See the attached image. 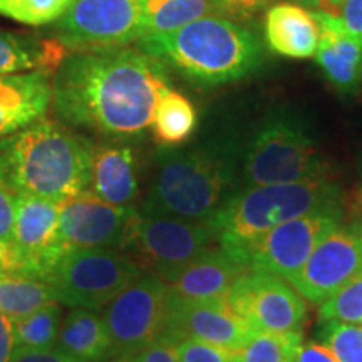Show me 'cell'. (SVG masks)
Segmentation results:
<instances>
[{
  "instance_id": "6da1fadb",
  "label": "cell",
  "mask_w": 362,
  "mask_h": 362,
  "mask_svg": "<svg viewBox=\"0 0 362 362\" xmlns=\"http://www.w3.org/2000/svg\"><path fill=\"white\" fill-rule=\"evenodd\" d=\"M170 86L166 66L139 49L76 51L54 72L52 106L72 126L133 139L151 128Z\"/></svg>"
},
{
  "instance_id": "7a4b0ae2",
  "label": "cell",
  "mask_w": 362,
  "mask_h": 362,
  "mask_svg": "<svg viewBox=\"0 0 362 362\" xmlns=\"http://www.w3.org/2000/svg\"><path fill=\"white\" fill-rule=\"evenodd\" d=\"M242 153L243 148L230 136L188 149L165 148L158 156L156 178L143 211L210 220L240 189Z\"/></svg>"
},
{
  "instance_id": "3957f363",
  "label": "cell",
  "mask_w": 362,
  "mask_h": 362,
  "mask_svg": "<svg viewBox=\"0 0 362 362\" xmlns=\"http://www.w3.org/2000/svg\"><path fill=\"white\" fill-rule=\"evenodd\" d=\"M90 153L84 138L39 119L0 139V183L13 194L67 202L89 192Z\"/></svg>"
},
{
  "instance_id": "277c9868",
  "label": "cell",
  "mask_w": 362,
  "mask_h": 362,
  "mask_svg": "<svg viewBox=\"0 0 362 362\" xmlns=\"http://www.w3.org/2000/svg\"><path fill=\"white\" fill-rule=\"evenodd\" d=\"M138 49L202 86L240 81L264 61L257 34L225 16H206L173 33L143 37Z\"/></svg>"
},
{
  "instance_id": "5b68a950",
  "label": "cell",
  "mask_w": 362,
  "mask_h": 362,
  "mask_svg": "<svg viewBox=\"0 0 362 362\" xmlns=\"http://www.w3.org/2000/svg\"><path fill=\"white\" fill-rule=\"evenodd\" d=\"M330 210H344L342 188L330 176H320L296 183L240 188L208 223L215 230L218 247L233 252L280 223Z\"/></svg>"
},
{
  "instance_id": "8992f818",
  "label": "cell",
  "mask_w": 362,
  "mask_h": 362,
  "mask_svg": "<svg viewBox=\"0 0 362 362\" xmlns=\"http://www.w3.org/2000/svg\"><path fill=\"white\" fill-rule=\"evenodd\" d=\"M320 176H330L327 161L305 121L288 110L272 111L243 148L240 188Z\"/></svg>"
},
{
  "instance_id": "52a82bcc",
  "label": "cell",
  "mask_w": 362,
  "mask_h": 362,
  "mask_svg": "<svg viewBox=\"0 0 362 362\" xmlns=\"http://www.w3.org/2000/svg\"><path fill=\"white\" fill-rule=\"evenodd\" d=\"M143 275L134 260L107 248H69L44 282L59 304L99 312Z\"/></svg>"
},
{
  "instance_id": "ba28073f",
  "label": "cell",
  "mask_w": 362,
  "mask_h": 362,
  "mask_svg": "<svg viewBox=\"0 0 362 362\" xmlns=\"http://www.w3.org/2000/svg\"><path fill=\"white\" fill-rule=\"evenodd\" d=\"M342 218L344 210L315 211L298 216L274 226L232 253L248 270L265 272L291 282L320 240L342 225Z\"/></svg>"
},
{
  "instance_id": "9c48e42d",
  "label": "cell",
  "mask_w": 362,
  "mask_h": 362,
  "mask_svg": "<svg viewBox=\"0 0 362 362\" xmlns=\"http://www.w3.org/2000/svg\"><path fill=\"white\" fill-rule=\"evenodd\" d=\"M170 285L158 275H143L104 309L111 356H138L163 336Z\"/></svg>"
},
{
  "instance_id": "30bf717a",
  "label": "cell",
  "mask_w": 362,
  "mask_h": 362,
  "mask_svg": "<svg viewBox=\"0 0 362 362\" xmlns=\"http://www.w3.org/2000/svg\"><path fill=\"white\" fill-rule=\"evenodd\" d=\"M59 40L74 51L119 49L141 39L139 0H72L56 22Z\"/></svg>"
},
{
  "instance_id": "8fae6325",
  "label": "cell",
  "mask_w": 362,
  "mask_h": 362,
  "mask_svg": "<svg viewBox=\"0 0 362 362\" xmlns=\"http://www.w3.org/2000/svg\"><path fill=\"white\" fill-rule=\"evenodd\" d=\"M218 243L208 220H185L161 214H141L133 245L153 267L155 275L171 284L187 267Z\"/></svg>"
},
{
  "instance_id": "7c38bea8",
  "label": "cell",
  "mask_w": 362,
  "mask_h": 362,
  "mask_svg": "<svg viewBox=\"0 0 362 362\" xmlns=\"http://www.w3.org/2000/svg\"><path fill=\"white\" fill-rule=\"evenodd\" d=\"M226 302L255 330L302 334L307 319L305 298L287 280L248 270L230 288Z\"/></svg>"
},
{
  "instance_id": "4fadbf2b",
  "label": "cell",
  "mask_w": 362,
  "mask_h": 362,
  "mask_svg": "<svg viewBox=\"0 0 362 362\" xmlns=\"http://www.w3.org/2000/svg\"><path fill=\"white\" fill-rule=\"evenodd\" d=\"M362 275V220L339 225L314 248L292 287L312 304H322Z\"/></svg>"
},
{
  "instance_id": "5bb4252c",
  "label": "cell",
  "mask_w": 362,
  "mask_h": 362,
  "mask_svg": "<svg viewBox=\"0 0 362 362\" xmlns=\"http://www.w3.org/2000/svg\"><path fill=\"white\" fill-rule=\"evenodd\" d=\"M139 218L133 206L112 205L86 192L61 203L59 235L72 248H124L133 245Z\"/></svg>"
},
{
  "instance_id": "9a60e30c",
  "label": "cell",
  "mask_w": 362,
  "mask_h": 362,
  "mask_svg": "<svg viewBox=\"0 0 362 362\" xmlns=\"http://www.w3.org/2000/svg\"><path fill=\"white\" fill-rule=\"evenodd\" d=\"M253 330L226 300H185L170 293L163 336L171 341L194 339L228 351H240Z\"/></svg>"
},
{
  "instance_id": "2e32d148",
  "label": "cell",
  "mask_w": 362,
  "mask_h": 362,
  "mask_svg": "<svg viewBox=\"0 0 362 362\" xmlns=\"http://www.w3.org/2000/svg\"><path fill=\"white\" fill-rule=\"evenodd\" d=\"M61 203L34 194H16L12 245L21 253L29 277L44 280L69 245L59 235Z\"/></svg>"
},
{
  "instance_id": "e0dca14e",
  "label": "cell",
  "mask_w": 362,
  "mask_h": 362,
  "mask_svg": "<svg viewBox=\"0 0 362 362\" xmlns=\"http://www.w3.org/2000/svg\"><path fill=\"white\" fill-rule=\"evenodd\" d=\"M52 103L51 74L45 71L0 74V136L42 119Z\"/></svg>"
},
{
  "instance_id": "ac0fdd59",
  "label": "cell",
  "mask_w": 362,
  "mask_h": 362,
  "mask_svg": "<svg viewBox=\"0 0 362 362\" xmlns=\"http://www.w3.org/2000/svg\"><path fill=\"white\" fill-rule=\"evenodd\" d=\"M245 272L247 265L237 255L214 247L168 284L170 293L185 300H226L230 288Z\"/></svg>"
},
{
  "instance_id": "d6986e66",
  "label": "cell",
  "mask_w": 362,
  "mask_h": 362,
  "mask_svg": "<svg viewBox=\"0 0 362 362\" xmlns=\"http://www.w3.org/2000/svg\"><path fill=\"white\" fill-rule=\"evenodd\" d=\"M264 34L272 52L291 59L315 57L320 42L314 12L296 2H279L267 8Z\"/></svg>"
},
{
  "instance_id": "ffe728a7",
  "label": "cell",
  "mask_w": 362,
  "mask_h": 362,
  "mask_svg": "<svg viewBox=\"0 0 362 362\" xmlns=\"http://www.w3.org/2000/svg\"><path fill=\"white\" fill-rule=\"evenodd\" d=\"M314 16L320 27L317 64L334 88L352 94L362 79V44L344 33L339 21L330 13L314 11Z\"/></svg>"
},
{
  "instance_id": "44dd1931",
  "label": "cell",
  "mask_w": 362,
  "mask_h": 362,
  "mask_svg": "<svg viewBox=\"0 0 362 362\" xmlns=\"http://www.w3.org/2000/svg\"><path fill=\"white\" fill-rule=\"evenodd\" d=\"M89 193L112 205L128 206L139 193L138 160L119 144H101L90 153Z\"/></svg>"
},
{
  "instance_id": "7402d4cb",
  "label": "cell",
  "mask_w": 362,
  "mask_h": 362,
  "mask_svg": "<svg viewBox=\"0 0 362 362\" xmlns=\"http://www.w3.org/2000/svg\"><path fill=\"white\" fill-rule=\"evenodd\" d=\"M57 347L78 362H101L111 356L106 322L98 312L72 309L62 320Z\"/></svg>"
},
{
  "instance_id": "603a6c76",
  "label": "cell",
  "mask_w": 362,
  "mask_h": 362,
  "mask_svg": "<svg viewBox=\"0 0 362 362\" xmlns=\"http://www.w3.org/2000/svg\"><path fill=\"white\" fill-rule=\"evenodd\" d=\"M61 40H39L29 35L0 29V74H17L30 69L45 71L61 66L67 57Z\"/></svg>"
},
{
  "instance_id": "cb8c5ba5",
  "label": "cell",
  "mask_w": 362,
  "mask_h": 362,
  "mask_svg": "<svg viewBox=\"0 0 362 362\" xmlns=\"http://www.w3.org/2000/svg\"><path fill=\"white\" fill-rule=\"evenodd\" d=\"M141 39L178 30L206 16H221L211 0H139Z\"/></svg>"
},
{
  "instance_id": "d4e9b609",
  "label": "cell",
  "mask_w": 362,
  "mask_h": 362,
  "mask_svg": "<svg viewBox=\"0 0 362 362\" xmlns=\"http://www.w3.org/2000/svg\"><path fill=\"white\" fill-rule=\"evenodd\" d=\"M198 115L193 103L170 89L163 94L153 117V136L161 148H178L194 133Z\"/></svg>"
},
{
  "instance_id": "484cf974",
  "label": "cell",
  "mask_w": 362,
  "mask_h": 362,
  "mask_svg": "<svg viewBox=\"0 0 362 362\" xmlns=\"http://www.w3.org/2000/svg\"><path fill=\"white\" fill-rule=\"evenodd\" d=\"M57 302L52 287L29 275H0V314L17 322L40 307Z\"/></svg>"
},
{
  "instance_id": "4316f807",
  "label": "cell",
  "mask_w": 362,
  "mask_h": 362,
  "mask_svg": "<svg viewBox=\"0 0 362 362\" xmlns=\"http://www.w3.org/2000/svg\"><path fill=\"white\" fill-rule=\"evenodd\" d=\"M62 325L59 302L40 307L16 322V349H52L57 346Z\"/></svg>"
},
{
  "instance_id": "83f0119b",
  "label": "cell",
  "mask_w": 362,
  "mask_h": 362,
  "mask_svg": "<svg viewBox=\"0 0 362 362\" xmlns=\"http://www.w3.org/2000/svg\"><path fill=\"white\" fill-rule=\"evenodd\" d=\"M302 344V334L253 330L248 342L238 351V362H296Z\"/></svg>"
},
{
  "instance_id": "f1b7e54d",
  "label": "cell",
  "mask_w": 362,
  "mask_h": 362,
  "mask_svg": "<svg viewBox=\"0 0 362 362\" xmlns=\"http://www.w3.org/2000/svg\"><path fill=\"white\" fill-rule=\"evenodd\" d=\"M72 0H0V16L25 25H47L57 22Z\"/></svg>"
},
{
  "instance_id": "f546056e",
  "label": "cell",
  "mask_w": 362,
  "mask_h": 362,
  "mask_svg": "<svg viewBox=\"0 0 362 362\" xmlns=\"http://www.w3.org/2000/svg\"><path fill=\"white\" fill-rule=\"evenodd\" d=\"M320 322H341L362 327V275L320 304Z\"/></svg>"
},
{
  "instance_id": "4dcf8cb0",
  "label": "cell",
  "mask_w": 362,
  "mask_h": 362,
  "mask_svg": "<svg viewBox=\"0 0 362 362\" xmlns=\"http://www.w3.org/2000/svg\"><path fill=\"white\" fill-rule=\"evenodd\" d=\"M320 342L337 357L339 362H362V327L341 322H324L319 332Z\"/></svg>"
},
{
  "instance_id": "1f68e13d",
  "label": "cell",
  "mask_w": 362,
  "mask_h": 362,
  "mask_svg": "<svg viewBox=\"0 0 362 362\" xmlns=\"http://www.w3.org/2000/svg\"><path fill=\"white\" fill-rule=\"evenodd\" d=\"M180 362H238V351H228L194 339L176 342Z\"/></svg>"
},
{
  "instance_id": "d6a6232c",
  "label": "cell",
  "mask_w": 362,
  "mask_h": 362,
  "mask_svg": "<svg viewBox=\"0 0 362 362\" xmlns=\"http://www.w3.org/2000/svg\"><path fill=\"white\" fill-rule=\"evenodd\" d=\"M344 29V33L362 44V0H344L334 16Z\"/></svg>"
},
{
  "instance_id": "836d02e7",
  "label": "cell",
  "mask_w": 362,
  "mask_h": 362,
  "mask_svg": "<svg viewBox=\"0 0 362 362\" xmlns=\"http://www.w3.org/2000/svg\"><path fill=\"white\" fill-rule=\"evenodd\" d=\"M16 223V194L0 183V242L12 243Z\"/></svg>"
},
{
  "instance_id": "e575fe53",
  "label": "cell",
  "mask_w": 362,
  "mask_h": 362,
  "mask_svg": "<svg viewBox=\"0 0 362 362\" xmlns=\"http://www.w3.org/2000/svg\"><path fill=\"white\" fill-rule=\"evenodd\" d=\"M218 12L235 17H250L262 8L269 7L274 0H211Z\"/></svg>"
},
{
  "instance_id": "d590c367",
  "label": "cell",
  "mask_w": 362,
  "mask_h": 362,
  "mask_svg": "<svg viewBox=\"0 0 362 362\" xmlns=\"http://www.w3.org/2000/svg\"><path fill=\"white\" fill-rule=\"evenodd\" d=\"M11 362H78L59 347L52 349H16Z\"/></svg>"
},
{
  "instance_id": "8d00e7d4",
  "label": "cell",
  "mask_w": 362,
  "mask_h": 362,
  "mask_svg": "<svg viewBox=\"0 0 362 362\" xmlns=\"http://www.w3.org/2000/svg\"><path fill=\"white\" fill-rule=\"evenodd\" d=\"M138 356L141 362H180L176 356V342L165 336L158 337Z\"/></svg>"
},
{
  "instance_id": "74e56055",
  "label": "cell",
  "mask_w": 362,
  "mask_h": 362,
  "mask_svg": "<svg viewBox=\"0 0 362 362\" xmlns=\"http://www.w3.org/2000/svg\"><path fill=\"white\" fill-rule=\"evenodd\" d=\"M8 274H19L27 275L25 264L22 260L21 253L12 243L0 242V275Z\"/></svg>"
},
{
  "instance_id": "f35d334b",
  "label": "cell",
  "mask_w": 362,
  "mask_h": 362,
  "mask_svg": "<svg viewBox=\"0 0 362 362\" xmlns=\"http://www.w3.org/2000/svg\"><path fill=\"white\" fill-rule=\"evenodd\" d=\"M16 351V322L0 314V362H11Z\"/></svg>"
},
{
  "instance_id": "ab89813d",
  "label": "cell",
  "mask_w": 362,
  "mask_h": 362,
  "mask_svg": "<svg viewBox=\"0 0 362 362\" xmlns=\"http://www.w3.org/2000/svg\"><path fill=\"white\" fill-rule=\"evenodd\" d=\"M296 362H339V361L322 342L309 341L300 346Z\"/></svg>"
},
{
  "instance_id": "60d3db41",
  "label": "cell",
  "mask_w": 362,
  "mask_h": 362,
  "mask_svg": "<svg viewBox=\"0 0 362 362\" xmlns=\"http://www.w3.org/2000/svg\"><path fill=\"white\" fill-rule=\"evenodd\" d=\"M349 208L352 215L361 216L362 218V156L359 160V165H357V180L354 185V192L351 194Z\"/></svg>"
},
{
  "instance_id": "b9f144b4",
  "label": "cell",
  "mask_w": 362,
  "mask_h": 362,
  "mask_svg": "<svg viewBox=\"0 0 362 362\" xmlns=\"http://www.w3.org/2000/svg\"><path fill=\"white\" fill-rule=\"evenodd\" d=\"M344 0H319V6H317L315 11L330 13V16H337L339 7Z\"/></svg>"
},
{
  "instance_id": "7bdbcfd3",
  "label": "cell",
  "mask_w": 362,
  "mask_h": 362,
  "mask_svg": "<svg viewBox=\"0 0 362 362\" xmlns=\"http://www.w3.org/2000/svg\"><path fill=\"white\" fill-rule=\"evenodd\" d=\"M296 4H302V6L305 7H310V8H317V6H319V0H296Z\"/></svg>"
},
{
  "instance_id": "ee69618b",
  "label": "cell",
  "mask_w": 362,
  "mask_h": 362,
  "mask_svg": "<svg viewBox=\"0 0 362 362\" xmlns=\"http://www.w3.org/2000/svg\"><path fill=\"white\" fill-rule=\"evenodd\" d=\"M116 362H141L139 356H126V357H117Z\"/></svg>"
}]
</instances>
